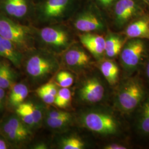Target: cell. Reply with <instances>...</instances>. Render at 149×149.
Instances as JSON below:
<instances>
[{"mask_svg":"<svg viewBox=\"0 0 149 149\" xmlns=\"http://www.w3.org/2000/svg\"><path fill=\"white\" fill-rule=\"evenodd\" d=\"M48 117L58 118L66 117H71V115L69 113L60 111H51L49 112L48 115Z\"/></svg>","mask_w":149,"mask_h":149,"instance_id":"30","label":"cell"},{"mask_svg":"<svg viewBox=\"0 0 149 149\" xmlns=\"http://www.w3.org/2000/svg\"><path fill=\"white\" fill-rule=\"evenodd\" d=\"M146 74L148 77L149 78V62L148 63V64L147 65V68H146Z\"/></svg>","mask_w":149,"mask_h":149,"instance_id":"35","label":"cell"},{"mask_svg":"<svg viewBox=\"0 0 149 149\" xmlns=\"http://www.w3.org/2000/svg\"><path fill=\"white\" fill-rule=\"evenodd\" d=\"M77 30L84 33H91L104 29V24L100 16L91 11H86L76 17L74 22Z\"/></svg>","mask_w":149,"mask_h":149,"instance_id":"10","label":"cell"},{"mask_svg":"<svg viewBox=\"0 0 149 149\" xmlns=\"http://www.w3.org/2000/svg\"><path fill=\"white\" fill-rule=\"evenodd\" d=\"M104 149H126L127 148L119 144H113L106 146Z\"/></svg>","mask_w":149,"mask_h":149,"instance_id":"32","label":"cell"},{"mask_svg":"<svg viewBox=\"0 0 149 149\" xmlns=\"http://www.w3.org/2000/svg\"><path fill=\"white\" fill-rule=\"evenodd\" d=\"M100 70L110 85H113L116 84L119 75V69L116 63L111 60H105L101 64Z\"/></svg>","mask_w":149,"mask_h":149,"instance_id":"17","label":"cell"},{"mask_svg":"<svg viewBox=\"0 0 149 149\" xmlns=\"http://www.w3.org/2000/svg\"><path fill=\"white\" fill-rule=\"evenodd\" d=\"M103 7L108 8L116 3L117 0H97Z\"/></svg>","mask_w":149,"mask_h":149,"instance_id":"31","label":"cell"},{"mask_svg":"<svg viewBox=\"0 0 149 149\" xmlns=\"http://www.w3.org/2000/svg\"><path fill=\"white\" fill-rule=\"evenodd\" d=\"M39 88L43 91L48 92L49 93L54 96H56L57 93H58V91L56 85L51 82L47 83L42 86H41Z\"/></svg>","mask_w":149,"mask_h":149,"instance_id":"29","label":"cell"},{"mask_svg":"<svg viewBox=\"0 0 149 149\" xmlns=\"http://www.w3.org/2000/svg\"><path fill=\"white\" fill-rule=\"evenodd\" d=\"M56 80L61 87L69 88L74 83V77L69 72L61 71L56 75Z\"/></svg>","mask_w":149,"mask_h":149,"instance_id":"23","label":"cell"},{"mask_svg":"<svg viewBox=\"0 0 149 149\" xmlns=\"http://www.w3.org/2000/svg\"><path fill=\"white\" fill-rule=\"evenodd\" d=\"M105 39L104 53L108 58H114L121 52L124 45L122 38L115 35H109Z\"/></svg>","mask_w":149,"mask_h":149,"instance_id":"16","label":"cell"},{"mask_svg":"<svg viewBox=\"0 0 149 149\" xmlns=\"http://www.w3.org/2000/svg\"><path fill=\"white\" fill-rule=\"evenodd\" d=\"M86 128L97 133L110 135L117 131V124L111 116L100 112H90L82 118Z\"/></svg>","mask_w":149,"mask_h":149,"instance_id":"4","label":"cell"},{"mask_svg":"<svg viewBox=\"0 0 149 149\" xmlns=\"http://www.w3.org/2000/svg\"><path fill=\"white\" fill-rule=\"evenodd\" d=\"M125 34L132 39H149V17L143 16L132 22L128 26Z\"/></svg>","mask_w":149,"mask_h":149,"instance_id":"13","label":"cell"},{"mask_svg":"<svg viewBox=\"0 0 149 149\" xmlns=\"http://www.w3.org/2000/svg\"><path fill=\"white\" fill-rule=\"evenodd\" d=\"M7 148V146L6 142L2 139H0V149H6Z\"/></svg>","mask_w":149,"mask_h":149,"instance_id":"34","label":"cell"},{"mask_svg":"<svg viewBox=\"0 0 149 149\" xmlns=\"http://www.w3.org/2000/svg\"><path fill=\"white\" fill-rule=\"evenodd\" d=\"M17 113L22 121L31 127L35 126L32 113L28 103H22L17 108Z\"/></svg>","mask_w":149,"mask_h":149,"instance_id":"21","label":"cell"},{"mask_svg":"<svg viewBox=\"0 0 149 149\" xmlns=\"http://www.w3.org/2000/svg\"><path fill=\"white\" fill-rule=\"evenodd\" d=\"M28 104L31 111L35 126L38 125L40 123L42 120V118H43L42 109L38 106L33 104V103L28 102Z\"/></svg>","mask_w":149,"mask_h":149,"instance_id":"27","label":"cell"},{"mask_svg":"<svg viewBox=\"0 0 149 149\" xmlns=\"http://www.w3.org/2000/svg\"><path fill=\"white\" fill-rule=\"evenodd\" d=\"M3 134L11 141L20 142L26 140L29 135V131H20L8 127L3 123L1 125Z\"/></svg>","mask_w":149,"mask_h":149,"instance_id":"20","label":"cell"},{"mask_svg":"<svg viewBox=\"0 0 149 149\" xmlns=\"http://www.w3.org/2000/svg\"><path fill=\"white\" fill-rule=\"evenodd\" d=\"M114 5L115 20L118 26L124 25L143 12L137 0H117Z\"/></svg>","mask_w":149,"mask_h":149,"instance_id":"6","label":"cell"},{"mask_svg":"<svg viewBox=\"0 0 149 149\" xmlns=\"http://www.w3.org/2000/svg\"><path fill=\"white\" fill-rule=\"evenodd\" d=\"M140 128L145 133L149 134V101L145 105L142 113Z\"/></svg>","mask_w":149,"mask_h":149,"instance_id":"26","label":"cell"},{"mask_svg":"<svg viewBox=\"0 0 149 149\" xmlns=\"http://www.w3.org/2000/svg\"><path fill=\"white\" fill-rule=\"evenodd\" d=\"M28 88L26 85L19 83L13 86L9 97L12 106L18 107L22 103L28 95Z\"/></svg>","mask_w":149,"mask_h":149,"instance_id":"18","label":"cell"},{"mask_svg":"<svg viewBox=\"0 0 149 149\" xmlns=\"http://www.w3.org/2000/svg\"><path fill=\"white\" fill-rule=\"evenodd\" d=\"M71 100V93L68 88L62 87L58 91L55 96L54 104L60 108H65Z\"/></svg>","mask_w":149,"mask_h":149,"instance_id":"22","label":"cell"},{"mask_svg":"<svg viewBox=\"0 0 149 149\" xmlns=\"http://www.w3.org/2000/svg\"><path fill=\"white\" fill-rule=\"evenodd\" d=\"M38 95L39 97L43 100L44 102L48 104H52L54 103L55 96H53L48 92L41 90L40 89L38 88L37 91Z\"/></svg>","mask_w":149,"mask_h":149,"instance_id":"28","label":"cell"},{"mask_svg":"<svg viewBox=\"0 0 149 149\" xmlns=\"http://www.w3.org/2000/svg\"><path fill=\"white\" fill-rule=\"evenodd\" d=\"M90 61L89 55L82 48L77 46H70L63 55V62L65 66L74 71L85 68Z\"/></svg>","mask_w":149,"mask_h":149,"instance_id":"9","label":"cell"},{"mask_svg":"<svg viewBox=\"0 0 149 149\" xmlns=\"http://www.w3.org/2000/svg\"><path fill=\"white\" fill-rule=\"evenodd\" d=\"M42 42L51 51L56 53L64 52L71 44L69 32L60 27H47L39 31Z\"/></svg>","mask_w":149,"mask_h":149,"instance_id":"3","label":"cell"},{"mask_svg":"<svg viewBox=\"0 0 149 149\" xmlns=\"http://www.w3.org/2000/svg\"><path fill=\"white\" fill-rule=\"evenodd\" d=\"M141 1L144 2V3L149 6V0H141Z\"/></svg>","mask_w":149,"mask_h":149,"instance_id":"36","label":"cell"},{"mask_svg":"<svg viewBox=\"0 0 149 149\" xmlns=\"http://www.w3.org/2000/svg\"><path fill=\"white\" fill-rule=\"evenodd\" d=\"M71 120V117H66L53 118L47 117L46 122L50 128L53 129H60L67 125Z\"/></svg>","mask_w":149,"mask_h":149,"instance_id":"25","label":"cell"},{"mask_svg":"<svg viewBox=\"0 0 149 149\" xmlns=\"http://www.w3.org/2000/svg\"><path fill=\"white\" fill-rule=\"evenodd\" d=\"M5 92L4 89L0 88V110L3 107V104L5 102Z\"/></svg>","mask_w":149,"mask_h":149,"instance_id":"33","label":"cell"},{"mask_svg":"<svg viewBox=\"0 0 149 149\" xmlns=\"http://www.w3.org/2000/svg\"><path fill=\"white\" fill-rule=\"evenodd\" d=\"M0 36L11 41L20 50L27 51L33 47V38L29 27L4 16H0Z\"/></svg>","mask_w":149,"mask_h":149,"instance_id":"2","label":"cell"},{"mask_svg":"<svg viewBox=\"0 0 149 149\" xmlns=\"http://www.w3.org/2000/svg\"><path fill=\"white\" fill-rule=\"evenodd\" d=\"M79 94L82 101L95 103L102 100L104 95V88L100 80L92 77L85 82L80 88Z\"/></svg>","mask_w":149,"mask_h":149,"instance_id":"11","label":"cell"},{"mask_svg":"<svg viewBox=\"0 0 149 149\" xmlns=\"http://www.w3.org/2000/svg\"><path fill=\"white\" fill-rule=\"evenodd\" d=\"M15 79V73L8 65L0 64V88L5 89L10 87Z\"/></svg>","mask_w":149,"mask_h":149,"instance_id":"19","label":"cell"},{"mask_svg":"<svg viewBox=\"0 0 149 149\" xmlns=\"http://www.w3.org/2000/svg\"><path fill=\"white\" fill-rule=\"evenodd\" d=\"M121 60L128 69L137 66L145 52V44L140 39H133L122 48Z\"/></svg>","mask_w":149,"mask_h":149,"instance_id":"7","label":"cell"},{"mask_svg":"<svg viewBox=\"0 0 149 149\" xmlns=\"http://www.w3.org/2000/svg\"><path fill=\"white\" fill-rule=\"evenodd\" d=\"M57 59L52 54L37 52L31 54L26 61V71L29 77L36 82H43L52 77L59 68Z\"/></svg>","mask_w":149,"mask_h":149,"instance_id":"1","label":"cell"},{"mask_svg":"<svg viewBox=\"0 0 149 149\" xmlns=\"http://www.w3.org/2000/svg\"><path fill=\"white\" fill-rule=\"evenodd\" d=\"M81 43L96 58L100 59L105 52V38L101 35L85 33L80 36Z\"/></svg>","mask_w":149,"mask_h":149,"instance_id":"12","label":"cell"},{"mask_svg":"<svg viewBox=\"0 0 149 149\" xmlns=\"http://www.w3.org/2000/svg\"><path fill=\"white\" fill-rule=\"evenodd\" d=\"M0 56L8 59L15 66L19 67L23 59L21 50L11 41L0 36Z\"/></svg>","mask_w":149,"mask_h":149,"instance_id":"14","label":"cell"},{"mask_svg":"<svg viewBox=\"0 0 149 149\" xmlns=\"http://www.w3.org/2000/svg\"><path fill=\"white\" fill-rule=\"evenodd\" d=\"M72 0H46L40 8V15L45 21H54L64 16Z\"/></svg>","mask_w":149,"mask_h":149,"instance_id":"8","label":"cell"},{"mask_svg":"<svg viewBox=\"0 0 149 149\" xmlns=\"http://www.w3.org/2000/svg\"><path fill=\"white\" fill-rule=\"evenodd\" d=\"M3 6L8 15L17 18L26 16L29 9L27 0H4Z\"/></svg>","mask_w":149,"mask_h":149,"instance_id":"15","label":"cell"},{"mask_svg":"<svg viewBox=\"0 0 149 149\" xmlns=\"http://www.w3.org/2000/svg\"><path fill=\"white\" fill-rule=\"evenodd\" d=\"M144 96V90L136 81H130L123 86L118 96V102L123 111L131 112L138 106Z\"/></svg>","mask_w":149,"mask_h":149,"instance_id":"5","label":"cell"},{"mask_svg":"<svg viewBox=\"0 0 149 149\" xmlns=\"http://www.w3.org/2000/svg\"><path fill=\"white\" fill-rule=\"evenodd\" d=\"M85 146L84 142L76 137L65 139L61 143V148L64 149H82Z\"/></svg>","mask_w":149,"mask_h":149,"instance_id":"24","label":"cell"}]
</instances>
